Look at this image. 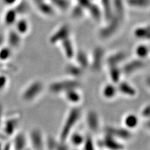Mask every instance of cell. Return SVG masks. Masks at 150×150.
<instances>
[{"label":"cell","instance_id":"obj_8","mask_svg":"<svg viewBox=\"0 0 150 150\" xmlns=\"http://www.w3.org/2000/svg\"><path fill=\"white\" fill-rule=\"evenodd\" d=\"M27 144V141L25 136L23 133H19L16 135L13 141V146L16 149H25Z\"/></svg>","mask_w":150,"mask_h":150},{"label":"cell","instance_id":"obj_2","mask_svg":"<svg viewBox=\"0 0 150 150\" xmlns=\"http://www.w3.org/2000/svg\"><path fill=\"white\" fill-rule=\"evenodd\" d=\"M15 30L22 37L26 35L30 30V25L27 19L25 18H18L15 25Z\"/></svg>","mask_w":150,"mask_h":150},{"label":"cell","instance_id":"obj_7","mask_svg":"<svg viewBox=\"0 0 150 150\" xmlns=\"http://www.w3.org/2000/svg\"><path fill=\"white\" fill-rule=\"evenodd\" d=\"M13 56V48L8 45L0 46V62H6Z\"/></svg>","mask_w":150,"mask_h":150},{"label":"cell","instance_id":"obj_6","mask_svg":"<svg viewBox=\"0 0 150 150\" xmlns=\"http://www.w3.org/2000/svg\"><path fill=\"white\" fill-rule=\"evenodd\" d=\"M36 4L39 11L46 15H51L53 13V9L51 3H46L45 0H33Z\"/></svg>","mask_w":150,"mask_h":150},{"label":"cell","instance_id":"obj_9","mask_svg":"<svg viewBox=\"0 0 150 150\" xmlns=\"http://www.w3.org/2000/svg\"><path fill=\"white\" fill-rule=\"evenodd\" d=\"M126 3L136 8H146L150 6V0H126Z\"/></svg>","mask_w":150,"mask_h":150},{"label":"cell","instance_id":"obj_4","mask_svg":"<svg viewBox=\"0 0 150 150\" xmlns=\"http://www.w3.org/2000/svg\"><path fill=\"white\" fill-rule=\"evenodd\" d=\"M21 38L22 36L19 35L15 30L10 31L7 36L8 45L13 49L18 48L21 45Z\"/></svg>","mask_w":150,"mask_h":150},{"label":"cell","instance_id":"obj_12","mask_svg":"<svg viewBox=\"0 0 150 150\" xmlns=\"http://www.w3.org/2000/svg\"><path fill=\"white\" fill-rule=\"evenodd\" d=\"M8 84V78L4 74H0V91L5 90Z\"/></svg>","mask_w":150,"mask_h":150},{"label":"cell","instance_id":"obj_10","mask_svg":"<svg viewBox=\"0 0 150 150\" xmlns=\"http://www.w3.org/2000/svg\"><path fill=\"white\" fill-rule=\"evenodd\" d=\"M50 1L52 5H54L59 9H63V11H64V9H67L69 6L68 0H50Z\"/></svg>","mask_w":150,"mask_h":150},{"label":"cell","instance_id":"obj_11","mask_svg":"<svg viewBox=\"0 0 150 150\" xmlns=\"http://www.w3.org/2000/svg\"><path fill=\"white\" fill-rule=\"evenodd\" d=\"M16 120H8L6 123L5 127H4V131H6L7 134H12L16 129Z\"/></svg>","mask_w":150,"mask_h":150},{"label":"cell","instance_id":"obj_14","mask_svg":"<svg viewBox=\"0 0 150 150\" xmlns=\"http://www.w3.org/2000/svg\"><path fill=\"white\" fill-rule=\"evenodd\" d=\"M148 84H149V86H150V78H149V79H148Z\"/></svg>","mask_w":150,"mask_h":150},{"label":"cell","instance_id":"obj_5","mask_svg":"<svg viewBox=\"0 0 150 150\" xmlns=\"http://www.w3.org/2000/svg\"><path fill=\"white\" fill-rule=\"evenodd\" d=\"M30 139L31 141V144L35 148H42L41 146L43 145V141L42 134L40 131L37 129L33 130L30 134Z\"/></svg>","mask_w":150,"mask_h":150},{"label":"cell","instance_id":"obj_3","mask_svg":"<svg viewBox=\"0 0 150 150\" xmlns=\"http://www.w3.org/2000/svg\"><path fill=\"white\" fill-rule=\"evenodd\" d=\"M18 14L15 8H9L4 13L3 21L6 26H11L15 25V22L18 18Z\"/></svg>","mask_w":150,"mask_h":150},{"label":"cell","instance_id":"obj_13","mask_svg":"<svg viewBox=\"0 0 150 150\" xmlns=\"http://www.w3.org/2000/svg\"><path fill=\"white\" fill-rule=\"evenodd\" d=\"M2 1L5 5L9 7H12L16 5L18 2V0H2Z\"/></svg>","mask_w":150,"mask_h":150},{"label":"cell","instance_id":"obj_1","mask_svg":"<svg viewBox=\"0 0 150 150\" xmlns=\"http://www.w3.org/2000/svg\"><path fill=\"white\" fill-rule=\"evenodd\" d=\"M43 84L40 81H35L29 84L21 94V98L24 101L31 102L39 96L43 91Z\"/></svg>","mask_w":150,"mask_h":150}]
</instances>
